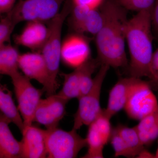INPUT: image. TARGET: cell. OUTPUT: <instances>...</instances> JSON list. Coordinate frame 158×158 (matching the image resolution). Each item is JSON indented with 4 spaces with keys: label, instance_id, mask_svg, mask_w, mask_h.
Instances as JSON below:
<instances>
[{
    "label": "cell",
    "instance_id": "obj_9",
    "mask_svg": "<svg viewBox=\"0 0 158 158\" xmlns=\"http://www.w3.org/2000/svg\"><path fill=\"white\" fill-rule=\"evenodd\" d=\"M90 38L84 34L72 33L62 40L61 58L64 64L77 68L91 58Z\"/></svg>",
    "mask_w": 158,
    "mask_h": 158
},
{
    "label": "cell",
    "instance_id": "obj_25",
    "mask_svg": "<svg viewBox=\"0 0 158 158\" xmlns=\"http://www.w3.org/2000/svg\"><path fill=\"white\" fill-rule=\"evenodd\" d=\"M110 119L105 115L102 111L101 114L92 122L107 144L110 142L113 129L111 126Z\"/></svg>",
    "mask_w": 158,
    "mask_h": 158
},
{
    "label": "cell",
    "instance_id": "obj_7",
    "mask_svg": "<svg viewBox=\"0 0 158 158\" xmlns=\"http://www.w3.org/2000/svg\"><path fill=\"white\" fill-rule=\"evenodd\" d=\"M10 77L24 125H31L34 122V114L41 100L42 92L34 87L30 79L19 71Z\"/></svg>",
    "mask_w": 158,
    "mask_h": 158
},
{
    "label": "cell",
    "instance_id": "obj_23",
    "mask_svg": "<svg viewBox=\"0 0 158 158\" xmlns=\"http://www.w3.org/2000/svg\"><path fill=\"white\" fill-rule=\"evenodd\" d=\"M110 141L115 152V157L123 156L127 158H135L136 156L123 141L117 131L113 128Z\"/></svg>",
    "mask_w": 158,
    "mask_h": 158
},
{
    "label": "cell",
    "instance_id": "obj_14",
    "mask_svg": "<svg viewBox=\"0 0 158 158\" xmlns=\"http://www.w3.org/2000/svg\"><path fill=\"white\" fill-rule=\"evenodd\" d=\"M48 34V27L43 22H28L21 32L15 37V41L18 45L33 50H41Z\"/></svg>",
    "mask_w": 158,
    "mask_h": 158
},
{
    "label": "cell",
    "instance_id": "obj_27",
    "mask_svg": "<svg viewBox=\"0 0 158 158\" xmlns=\"http://www.w3.org/2000/svg\"><path fill=\"white\" fill-rule=\"evenodd\" d=\"M150 77L148 81L152 90H158V47L153 53L150 65Z\"/></svg>",
    "mask_w": 158,
    "mask_h": 158
},
{
    "label": "cell",
    "instance_id": "obj_18",
    "mask_svg": "<svg viewBox=\"0 0 158 158\" xmlns=\"http://www.w3.org/2000/svg\"><path fill=\"white\" fill-rule=\"evenodd\" d=\"M135 127L142 144L148 146L158 138V106L152 113L140 120Z\"/></svg>",
    "mask_w": 158,
    "mask_h": 158
},
{
    "label": "cell",
    "instance_id": "obj_6",
    "mask_svg": "<svg viewBox=\"0 0 158 158\" xmlns=\"http://www.w3.org/2000/svg\"><path fill=\"white\" fill-rule=\"evenodd\" d=\"M65 1L18 0L9 12L17 24L24 21H50L59 13Z\"/></svg>",
    "mask_w": 158,
    "mask_h": 158
},
{
    "label": "cell",
    "instance_id": "obj_30",
    "mask_svg": "<svg viewBox=\"0 0 158 158\" xmlns=\"http://www.w3.org/2000/svg\"><path fill=\"white\" fill-rule=\"evenodd\" d=\"M152 27L158 37V0H155L152 12Z\"/></svg>",
    "mask_w": 158,
    "mask_h": 158
},
{
    "label": "cell",
    "instance_id": "obj_28",
    "mask_svg": "<svg viewBox=\"0 0 158 158\" xmlns=\"http://www.w3.org/2000/svg\"><path fill=\"white\" fill-rule=\"evenodd\" d=\"M105 0H71L73 6H86L91 9H99Z\"/></svg>",
    "mask_w": 158,
    "mask_h": 158
},
{
    "label": "cell",
    "instance_id": "obj_21",
    "mask_svg": "<svg viewBox=\"0 0 158 158\" xmlns=\"http://www.w3.org/2000/svg\"><path fill=\"white\" fill-rule=\"evenodd\" d=\"M88 126L86 138L88 152L82 158H103L104 148L107 143L92 123Z\"/></svg>",
    "mask_w": 158,
    "mask_h": 158
},
{
    "label": "cell",
    "instance_id": "obj_20",
    "mask_svg": "<svg viewBox=\"0 0 158 158\" xmlns=\"http://www.w3.org/2000/svg\"><path fill=\"white\" fill-rule=\"evenodd\" d=\"M81 68L79 66L69 73H62L64 82L62 89L57 94L69 101L78 98L80 94Z\"/></svg>",
    "mask_w": 158,
    "mask_h": 158
},
{
    "label": "cell",
    "instance_id": "obj_17",
    "mask_svg": "<svg viewBox=\"0 0 158 158\" xmlns=\"http://www.w3.org/2000/svg\"><path fill=\"white\" fill-rule=\"evenodd\" d=\"M0 112L14 123L21 131L23 129V122L17 106L12 98V93L6 86L0 84Z\"/></svg>",
    "mask_w": 158,
    "mask_h": 158
},
{
    "label": "cell",
    "instance_id": "obj_5",
    "mask_svg": "<svg viewBox=\"0 0 158 158\" xmlns=\"http://www.w3.org/2000/svg\"><path fill=\"white\" fill-rule=\"evenodd\" d=\"M47 158H74L87 146L86 138H82L76 130L66 131L58 127L46 129Z\"/></svg>",
    "mask_w": 158,
    "mask_h": 158
},
{
    "label": "cell",
    "instance_id": "obj_13",
    "mask_svg": "<svg viewBox=\"0 0 158 158\" xmlns=\"http://www.w3.org/2000/svg\"><path fill=\"white\" fill-rule=\"evenodd\" d=\"M21 132L22 158H47L46 130L32 124L24 127Z\"/></svg>",
    "mask_w": 158,
    "mask_h": 158
},
{
    "label": "cell",
    "instance_id": "obj_31",
    "mask_svg": "<svg viewBox=\"0 0 158 158\" xmlns=\"http://www.w3.org/2000/svg\"><path fill=\"white\" fill-rule=\"evenodd\" d=\"M155 158H158V146L155 155Z\"/></svg>",
    "mask_w": 158,
    "mask_h": 158
},
{
    "label": "cell",
    "instance_id": "obj_8",
    "mask_svg": "<svg viewBox=\"0 0 158 158\" xmlns=\"http://www.w3.org/2000/svg\"><path fill=\"white\" fill-rule=\"evenodd\" d=\"M152 90L148 81L136 78L123 109L129 118L140 121L157 108L158 100Z\"/></svg>",
    "mask_w": 158,
    "mask_h": 158
},
{
    "label": "cell",
    "instance_id": "obj_3",
    "mask_svg": "<svg viewBox=\"0 0 158 158\" xmlns=\"http://www.w3.org/2000/svg\"><path fill=\"white\" fill-rule=\"evenodd\" d=\"M72 3L71 0H65L63 8L49 23V34L46 41L41 49L49 75V88L47 96L56 94L58 88L57 78L61 60L62 32L63 23L70 14Z\"/></svg>",
    "mask_w": 158,
    "mask_h": 158
},
{
    "label": "cell",
    "instance_id": "obj_4",
    "mask_svg": "<svg viewBox=\"0 0 158 158\" xmlns=\"http://www.w3.org/2000/svg\"><path fill=\"white\" fill-rule=\"evenodd\" d=\"M110 67L102 64L94 78L93 86L85 95L79 97L78 107L74 115L72 129L77 131L83 126H89L102 113L100 97L103 83Z\"/></svg>",
    "mask_w": 158,
    "mask_h": 158
},
{
    "label": "cell",
    "instance_id": "obj_16",
    "mask_svg": "<svg viewBox=\"0 0 158 158\" xmlns=\"http://www.w3.org/2000/svg\"><path fill=\"white\" fill-rule=\"evenodd\" d=\"M10 123L0 112V158H22L21 141L15 138L9 127Z\"/></svg>",
    "mask_w": 158,
    "mask_h": 158
},
{
    "label": "cell",
    "instance_id": "obj_1",
    "mask_svg": "<svg viewBox=\"0 0 158 158\" xmlns=\"http://www.w3.org/2000/svg\"><path fill=\"white\" fill-rule=\"evenodd\" d=\"M103 24L95 35L98 57L101 65L115 69L127 68L125 52L127 10L118 0H105L100 8Z\"/></svg>",
    "mask_w": 158,
    "mask_h": 158
},
{
    "label": "cell",
    "instance_id": "obj_12",
    "mask_svg": "<svg viewBox=\"0 0 158 158\" xmlns=\"http://www.w3.org/2000/svg\"><path fill=\"white\" fill-rule=\"evenodd\" d=\"M19 68L30 80H34L43 86L46 92L49 88L48 69L41 53L28 52L19 54L18 60Z\"/></svg>",
    "mask_w": 158,
    "mask_h": 158
},
{
    "label": "cell",
    "instance_id": "obj_2",
    "mask_svg": "<svg viewBox=\"0 0 158 158\" xmlns=\"http://www.w3.org/2000/svg\"><path fill=\"white\" fill-rule=\"evenodd\" d=\"M142 10L128 20L126 29L130 56L128 70L130 77H150V65L153 53L152 12Z\"/></svg>",
    "mask_w": 158,
    "mask_h": 158
},
{
    "label": "cell",
    "instance_id": "obj_24",
    "mask_svg": "<svg viewBox=\"0 0 158 158\" xmlns=\"http://www.w3.org/2000/svg\"><path fill=\"white\" fill-rule=\"evenodd\" d=\"M17 23L11 16L10 12L0 20V48L9 42L11 34Z\"/></svg>",
    "mask_w": 158,
    "mask_h": 158
},
{
    "label": "cell",
    "instance_id": "obj_19",
    "mask_svg": "<svg viewBox=\"0 0 158 158\" xmlns=\"http://www.w3.org/2000/svg\"><path fill=\"white\" fill-rule=\"evenodd\" d=\"M19 54L17 49L10 44L0 48V74L11 77L19 72Z\"/></svg>",
    "mask_w": 158,
    "mask_h": 158
},
{
    "label": "cell",
    "instance_id": "obj_10",
    "mask_svg": "<svg viewBox=\"0 0 158 158\" xmlns=\"http://www.w3.org/2000/svg\"><path fill=\"white\" fill-rule=\"evenodd\" d=\"M69 25L75 33L96 35L103 24V17L100 9L73 6L69 15Z\"/></svg>",
    "mask_w": 158,
    "mask_h": 158
},
{
    "label": "cell",
    "instance_id": "obj_26",
    "mask_svg": "<svg viewBox=\"0 0 158 158\" xmlns=\"http://www.w3.org/2000/svg\"><path fill=\"white\" fill-rule=\"evenodd\" d=\"M118 2L127 11L137 12L152 9L155 0H118Z\"/></svg>",
    "mask_w": 158,
    "mask_h": 158
},
{
    "label": "cell",
    "instance_id": "obj_11",
    "mask_svg": "<svg viewBox=\"0 0 158 158\" xmlns=\"http://www.w3.org/2000/svg\"><path fill=\"white\" fill-rule=\"evenodd\" d=\"M68 102L57 94L41 99L35 111L34 122L44 126L46 129L58 127L65 116Z\"/></svg>",
    "mask_w": 158,
    "mask_h": 158
},
{
    "label": "cell",
    "instance_id": "obj_15",
    "mask_svg": "<svg viewBox=\"0 0 158 158\" xmlns=\"http://www.w3.org/2000/svg\"><path fill=\"white\" fill-rule=\"evenodd\" d=\"M137 78L130 77L120 78L109 92L107 106L103 112L111 118L124 109L132 87Z\"/></svg>",
    "mask_w": 158,
    "mask_h": 158
},
{
    "label": "cell",
    "instance_id": "obj_29",
    "mask_svg": "<svg viewBox=\"0 0 158 158\" xmlns=\"http://www.w3.org/2000/svg\"><path fill=\"white\" fill-rule=\"evenodd\" d=\"M16 2V0H0V15L9 13Z\"/></svg>",
    "mask_w": 158,
    "mask_h": 158
},
{
    "label": "cell",
    "instance_id": "obj_22",
    "mask_svg": "<svg viewBox=\"0 0 158 158\" xmlns=\"http://www.w3.org/2000/svg\"><path fill=\"white\" fill-rule=\"evenodd\" d=\"M114 128L132 151L136 157L139 156L144 150V146L141 142L135 127H130L124 125L119 124Z\"/></svg>",
    "mask_w": 158,
    "mask_h": 158
}]
</instances>
